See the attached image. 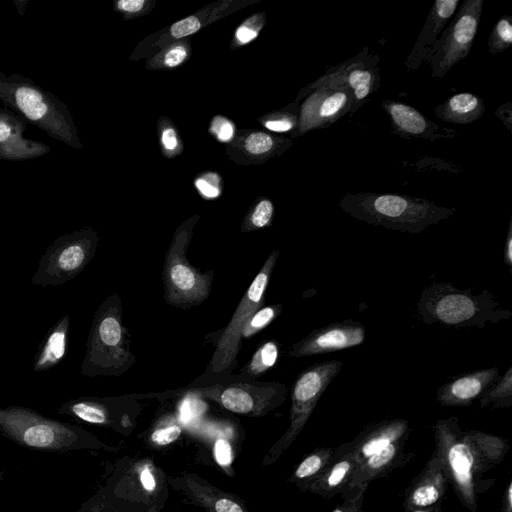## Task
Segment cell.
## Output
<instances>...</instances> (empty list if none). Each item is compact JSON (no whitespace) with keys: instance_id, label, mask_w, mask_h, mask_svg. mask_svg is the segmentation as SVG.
I'll use <instances>...</instances> for the list:
<instances>
[{"instance_id":"7dc6e473","label":"cell","mask_w":512,"mask_h":512,"mask_svg":"<svg viewBox=\"0 0 512 512\" xmlns=\"http://www.w3.org/2000/svg\"><path fill=\"white\" fill-rule=\"evenodd\" d=\"M511 103L507 102L506 104L501 105L497 111V116L503 121V123L507 126L508 130H511Z\"/></svg>"},{"instance_id":"8992f818","label":"cell","mask_w":512,"mask_h":512,"mask_svg":"<svg viewBox=\"0 0 512 512\" xmlns=\"http://www.w3.org/2000/svg\"><path fill=\"white\" fill-rule=\"evenodd\" d=\"M483 0L461 4L425 58L434 78L442 79L469 54L483 10Z\"/></svg>"},{"instance_id":"4dcf8cb0","label":"cell","mask_w":512,"mask_h":512,"mask_svg":"<svg viewBox=\"0 0 512 512\" xmlns=\"http://www.w3.org/2000/svg\"><path fill=\"white\" fill-rule=\"evenodd\" d=\"M279 310V306H268L258 309L244 324L241 337L248 338L262 330L276 317Z\"/></svg>"},{"instance_id":"d590c367","label":"cell","mask_w":512,"mask_h":512,"mask_svg":"<svg viewBox=\"0 0 512 512\" xmlns=\"http://www.w3.org/2000/svg\"><path fill=\"white\" fill-rule=\"evenodd\" d=\"M219 178L216 174H208L205 177H200L195 181V187L202 194L203 197L212 199L220 194L218 187Z\"/></svg>"},{"instance_id":"f1b7e54d","label":"cell","mask_w":512,"mask_h":512,"mask_svg":"<svg viewBox=\"0 0 512 512\" xmlns=\"http://www.w3.org/2000/svg\"><path fill=\"white\" fill-rule=\"evenodd\" d=\"M512 44V21L509 15L502 16L493 26L488 38V51L497 54Z\"/></svg>"},{"instance_id":"44dd1931","label":"cell","mask_w":512,"mask_h":512,"mask_svg":"<svg viewBox=\"0 0 512 512\" xmlns=\"http://www.w3.org/2000/svg\"><path fill=\"white\" fill-rule=\"evenodd\" d=\"M404 442L405 439L393 442L359 463L344 493L364 485L368 486L372 480L383 477L403 465L408 460L404 454Z\"/></svg>"},{"instance_id":"836d02e7","label":"cell","mask_w":512,"mask_h":512,"mask_svg":"<svg viewBox=\"0 0 512 512\" xmlns=\"http://www.w3.org/2000/svg\"><path fill=\"white\" fill-rule=\"evenodd\" d=\"M273 215V205L272 203L264 199L260 201L250 218L251 224L256 228H262L269 224Z\"/></svg>"},{"instance_id":"d4e9b609","label":"cell","mask_w":512,"mask_h":512,"mask_svg":"<svg viewBox=\"0 0 512 512\" xmlns=\"http://www.w3.org/2000/svg\"><path fill=\"white\" fill-rule=\"evenodd\" d=\"M21 137V129L5 114H0V156L8 158L29 157L39 154L40 148Z\"/></svg>"},{"instance_id":"5b68a950","label":"cell","mask_w":512,"mask_h":512,"mask_svg":"<svg viewBox=\"0 0 512 512\" xmlns=\"http://www.w3.org/2000/svg\"><path fill=\"white\" fill-rule=\"evenodd\" d=\"M96 246L97 236L89 229L61 235L41 256L32 284L47 287L72 280L90 262Z\"/></svg>"},{"instance_id":"ee69618b","label":"cell","mask_w":512,"mask_h":512,"mask_svg":"<svg viewBox=\"0 0 512 512\" xmlns=\"http://www.w3.org/2000/svg\"><path fill=\"white\" fill-rule=\"evenodd\" d=\"M161 141H162L163 147L166 150L173 151L178 145V140H177L175 130L173 128H166L162 132Z\"/></svg>"},{"instance_id":"ffe728a7","label":"cell","mask_w":512,"mask_h":512,"mask_svg":"<svg viewBox=\"0 0 512 512\" xmlns=\"http://www.w3.org/2000/svg\"><path fill=\"white\" fill-rule=\"evenodd\" d=\"M356 466L350 444L347 442L334 451L328 466L307 486L306 490L324 498H331L336 494L343 495Z\"/></svg>"},{"instance_id":"60d3db41","label":"cell","mask_w":512,"mask_h":512,"mask_svg":"<svg viewBox=\"0 0 512 512\" xmlns=\"http://www.w3.org/2000/svg\"><path fill=\"white\" fill-rule=\"evenodd\" d=\"M265 127L273 132H287L294 127V121L290 118L268 120Z\"/></svg>"},{"instance_id":"bcb514c9","label":"cell","mask_w":512,"mask_h":512,"mask_svg":"<svg viewBox=\"0 0 512 512\" xmlns=\"http://www.w3.org/2000/svg\"><path fill=\"white\" fill-rule=\"evenodd\" d=\"M504 262L510 268L512 266V222L510 220L507 236L504 244Z\"/></svg>"},{"instance_id":"f546056e","label":"cell","mask_w":512,"mask_h":512,"mask_svg":"<svg viewBox=\"0 0 512 512\" xmlns=\"http://www.w3.org/2000/svg\"><path fill=\"white\" fill-rule=\"evenodd\" d=\"M278 358V346L275 342L264 343L253 355L248 371L252 375H258L271 368Z\"/></svg>"},{"instance_id":"8fae6325","label":"cell","mask_w":512,"mask_h":512,"mask_svg":"<svg viewBox=\"0 0 512 512\" xmlns=\"http://www.w3.org/2000/svg\"><path fill=\"white\" fill-rule=\"evenodd\" d=\"M186 236H178L166 256L164 282L174 304L198 303L209 293L211 276L200 274L185 258Z\"/></svg>"},{"instance_id":"5bb4252c","label":"cell","mask_w":512,"mask_h":512,"mask_svg":"<svg viewBox=\"0 0 512 512\" xmlns=\"http://www.w3.org/2000/svg\"><path fill=\"white\" fill-rule=\"evenodd\" d=\"M379 57L369 54L367 47L354 58L327 71L333 81L344 84L353 94V105L349 113L356 112L364 101L379 87Z\"/></svg>"},{"instance_id":"83f0119b","label":"cell","mask_w":512,"mask_h":512,"mask_svg":"<svg viewBox=\"0 0 512 512\" xmlns=\"http://www.w3.org/2000/svg\"><path fill=\"white\" fill-rule=\"evenodd\" d=\"M512 405V366L481 395L480 406L505 408Z\"/></svg>"},{"instance_id":"9c48e42d","label":"cell","mask_w":512,"mask_h":512,"mask_svg":"<svg viewBox=\"0 0 512 512\" xmlns=\"http://www.w3.org/2000/svg\"><path fill=\"white\" fill-rule=\"evenodd\" d=\"M342 366L340 360H329L315 363L299 374L292 389L290 426L275 446V457L286 450L302 431L317 402Z\"/></svg>"},{"instance_id":"816d5d0a","label":"cell","mask_w":512,"mask_h":512,"mask_svg":"<svg viewBox=\"0 0 512 512\" xmlns=\"http://www.w3.org/2000/svg\"><path fill=\"white\" fill-rule=\"evenodd\" d=\"M4 474H5V471H4V470H1V471H0V483H1V481L3 480Z\"/></svg>"},{"instance_id":"f907efd6","label":"cell","mask_w":512,"mask_h":512,"mask_svg":"<svg viewBox=\"0 0 512 512\" xmlns=\"http://www.w3.org/2000/svg\"><path fill=\"white\" fill-rule=\"evenodd\" d=\"M408 512H442V510H441V505L437 504V505H434V506H431L428 508L412 510V511H408Z\"/></svg>"},{"instance_id":"7a4b0ae2","label":"cell","mask_w":512,"mask_h":512,"mask_svg":"<svg viewBox=\"0 0 512 512\" xmlns=\"http://www.w3.org/2000/svg\"><path fill=\"white\" fill-rule=\"evenodd\" d=\"M339 205L344 212L357 220L413 234L420 233L455 213L454 208L439 206L425 198L393 193H346L340 199Z\"/></svg>"},{"instance_id":"e575fe53","label":"cell","mask_w":512,"mask_h":512,"mask_svg":"<svg viewBox=\"0 0 512 512\" xmlns=\"http://www.w3.org/2000/svg\"><path fill=\"white\" fill-rule=\"evenodd\" d=\"M200 21L195 16H189L176 23L170 28V33L174 38L180 39L194 34L200 29Z\"/></svg>"},{"instance_id":"8d00e7d4","label":"cell","mask_w":512,"mask_h":512,"mask_svg":"<svg viewBox=\"0 0 512 512\" xmlns=\"http://www.w3.org/2000/svg\"><path fill=\"white\" fill-rule=\"evenodd\" d=\"M210 131L219 141L228 142L233 138L235 130L234 125L228 119L216 116L211 122Z\"/></svg>"},{"instance_id":"9a60e30c","label":"cell","mask_w":512,"mask_h":512,"mask_svg":"<svg viewBox=\"0 0 512 512\" xmlns=\"http://www.w3.org/2000/svg\"><path fill=\"white\" fill-rule=\"evenodd\" d=\"M449 487L450 482L443 462L434 450L424 468L405 490V512L440 504Z\"/></svg>"},{"instance_id":"d6986e66","label":"cell","mask_w":512,"mask_h":512,"mask_svg":"<svg viewBox=\"0 0 512 512\" xmlns=\"http://www.w3.org/2000/svg\"><path fill=\"white\" fill-rule=\"evenodd\" d=\"M409 432V423L404 419H388L368 425L349 442L357 465L389 444L406 439Z\"/></svg>"},{"instance_id":"f35d334b","label":"cell","mask_w":512,"mask_h":512,"mask_svg":"<svg viewBox=\"0 0 512 512\" xmlns=\"http://www.w3.org/2000/svg\"><path fill=\"white\" fill-rule=\"evenodd\" d=\"M215 459L221 466H228L232 459L230 444L225 439H218L214 445Z\"/></svg>"},{"instance_id":"ab89813d","label":"cell","mask_w":512,"mask_h":512,"mask_svg":"<svg viewBox=\"0 0 512 512\" xmlns=\"http://www.w3.org/2000/svg\"><path fill=\"white\" fill-rule=\"evenodd\" d=\"M187 57V51L183 46L171 48L165 55L164 63L168 67H175L181 64Z\"/></svg>"},{"instance_id":"3957f363","label":"cell","mask_w":512,"mask_h":512,"mask_svg":"<svg viewBox=\"0 0 512 512\" xmlns=\"http://www.w3.org/2000/svg\"><path fill=\"white\" fill-rule=\"evenodd\" d=\"M416 306L425 324L453 328H482L512 316L511 311L502 308L488 290L473 294L470 289L461 290L445 282L427 286Z\"/></svg>"},{"instance_id":"52a82bcc","label":"cell","mask_w":512,"mask_h":512,"mask_svg":"<svg viewBox=\"0 0 512 512\" xmlns=\"http://www.w3.org/2000/svg\"><path fill=\"white\" fill-rule=\"evenodd\" d=\"M123 328L113 298L107 299L95 314L81 374H110L119 368L125 356Z\"/></svg>"},{"instance_id":"1f68e13d","label":"cell","mask_w":512,"mask_h":512,"mask_svg":"<svg viewBox=\"0 0 512 512\" xmlns=\"http://www.w3.org/2000/svg\"><path fill=\"white\" fill-rule=\"evenodd\" d=\"M368 486L364 485L356 490H351L343 494L344 501L332 512H359L362 509L364 493Z\"/></svg>"},{"instance_id":"7c38bea8","label":"cell","mask_w":512,"mask_h":512,"mask_svg":"<svg viewBox=\"0 0 512 512\" xmlns=\"http://www.w3.org/2000/svg\"><path fill=\"white\" fill-rule=\"evenodd\" d=\"M353 94L350 88L324 74L315 84V92L307 100L302 113L305 129L327 127L350 112Z\"/></svg>"},{"instance_id":"7bdbcfd3","label":"cell","mask_w":512,"mask_h":512,"mask_svg":"<svg viewBox=\"0 0 512 512\" xmlns=\"http://www.w3.org/2000/svg\"><path fill=\"white\" fill-rule=\"evenodd\" d=\"M235 36L240 43L246 44L254 40L258 36V32L243 24L237 28Z\"/></svg>"},{"instance_id":"e0dca14e","label":"cell","mask_w":512,"mask_h":512,"mask_svg":"<svg viewBox=\"0 0 512 512\" xmlns=\"http://www.w3.org/2000/svg\"><path fill=\"white\" fill-rule=\"evenodd\" d=\"M382 107L388 114L393 128V133L404 138H423L427 140H436L441 138H453L455 132L445 129L438 124L430 121L421 112L412 106L386 100Z\"/></svg>"},{"instance_id":"603a6c76","label":"cell","mask_w":512,"mask_h":512,"mask_svg":"<svg viewBox=\"0 0 512 512\" xmlns=\"http://www.w3.org/2000/svg\"><path fill=\"white\" fill-rule=\"evenodd\" d=\"M485 112V104L476 94L457 93L434 109L440 120L453 124H468L478 120Z\"/></svg>"},{"instance_id":"6da1fadb","label":"cell","mask_w":512,"mask_h":512,"mask_svg":"<svg viewBox=\"0 0 512 512\" xmlns=\"http://www.w3.org/2000/svg\"><path fill=\"white\" fill-rule=\"evenodd\" d=\"M434 437L450 487L463 506L476 512L479 497L495 483L485 476L504 460L508 441L483 431L463 430L456 417L439 419Z\"/></svg>"},{"instance_id":"ac0fdd59","label":"cell","mask_w":512,"mask_h":512,"mask_svg":"<svg viewBox=\"0 0 512 512\" xmlns=\"http://www.w3.org/2000/svg\"><path fill=\"white\" fill-rule=\"evenodd\" d=\"M460 4V0H437L433 3L425 24L406 58L405 66L408 71L419 68Z\"/></svg>"},{"instance_id":"d6a6232c","label":"cell","mask_w":512,"mask_h":512,"mask_svg":"<svg viewBox=\"0 0 512 512\" xmlns=\"http://www.w3.org/2000/svg\"><path fill=\"white\" fill-rule=\"evenodd\" d=\"M272 146L271 136L262 132L252 133L245 140V149L252 154L266 153Z\"/></svg>"},{"instance_id":"f6af8a7d","label":"cell","mask_w":512,"mask_h":512,"mask_svg":"<svg viewBox=\"0 0 512 512\" xmlns=\"http://www.w3.org/2000/svg\"><path fill=\"white\" fill-rule=\"evenodd\" d=\"M144 4V0H120L117 3V7L122 11L135 13L140 11L143 8Z\"/></svg>"},{"instance_id":"681fc988","label":"cell","mask_w":512,"mask_h":512,"mask_svg":"<svg viewBox=\"0 0 512 512\" xmlns=\"http://www.w3.org/2000/svg\"><path fill=\"white\" fill-rule=\"evenodd\" d=\"M501 512H512V482L509 481L502 497Z\"/></svg>"},{"instance_id":"277c9868","label":"cell","mask_w":512,"mask_h":512,"mask_svg":"<svg viewBox=\"0 0 512 512\" xmlns=\"http://www.w3.org/2000/svg\"><path fill=\"white\" fill-rule=\"evenodd\" d=\"M0 433L21 447L54 453L105 447L77 425L47 418L27 407L0 410Z\"/></svg>"},{"instance_id":"74e56055","label":"cell","mask_w":512,"mask_h":512,"mask_svg":"<svg viewBox=\"0 0 512 512\" xmlns=\"http://www.w3.org/2000/svg\"><path fill=\"white\" fill-rule=\"evenodd\" d=\"M181 434V428L174 424L155 430L151 439L158 445H167L174 442Z\"/></svg>"},{"instance_id":"7402d4cb","label":"cell","mask_w":512,"mask_h":512,"mask_svg":"<svg viewBox=\"0 0 512 512\" xmlns=\"http://www.w3.org/2000/svg\"><path fill=\"white\" fill-rule=\"evenodd\" d=\"M70 318L62 316L47 332L33 359L34 372H44L57 366L65 357Z\"/></svg>"},{"instance_id":"c3c4849f","label":"cell","mask_w":512,"mask_h":512,"mask_svg":"<svg viewBox=\"0 0 512 512\" xmlns=\"http://www.w3.org/2000/svg\"><path fill=\"white\" fill-rule=\"evenodd\" d=\"M140 480L146 491L150 492L155 489V479L148 468L142 470L140 474Z\"/></svg>"},{"instance_id":"484cf974","label":"cell","mask_w":512,"mask_h":512,"mask_svg":"<svg viewBox=\"0 0 512 512\" xmlns=\"http://www.w3.org/2000/svg\"><path fill=\"white\" fill-rule=\"evenodd\" d=\"M334 456L330 447H319L307 455L293 474L294 481L306 490L307 486L328 466Z\"/></svg>"},{"instance_id":"4316f807","label":"cell","mask_w":512,"mask_h":512,"mask_svg":"<svg viewBox=\"0 0 512 512\" xmlns=\"http://www.w3.org/2000/svg\"><path fill=\"white\" fill-rule=\"evenodd\" d=\"M247 385L235 384L225 387L218 395L221 405L227 410L247 414L254 410L256 401L252 389Z\"/></svg>"},{"instance_id":"30bf717a","label":"cell","mask_w":512,"mask_h":512,"mask_svg":"<svg viewBox=\"0 0 512 512\" xmlns=\"http://www.w3.org/2000/svg\"><path fill=\"white\" fill-rule=\"evenodd\" d=\"M279 251L274 250L261 271L256 275L249 288L245 292L231 320L219 338L216 351L212 359V370L221 372L228 368L234 361L241 341V332L247 320L258 310L271 272L274 268Z\"/></svg>"},{"instance_id":"f5cc1de1","label":"cell","mask_w":512,"mask_h":512,"mask_svg":"<svg viewBox=\"0 0 512 512\" xmlns=\"http://www.w3.org/2000/svg\"><path fill=\"white\" fill-rule=\"evenodd\" d=\"M359 512H365L363 509H361Z\"/></svg>"},{"instance_id":"ba28073f","label":"cell","mask_w":512,"mask_h":512,"mask_svg":"<svg viewBox=\"0 0 512 512\" xmlns=\"http://www.w3.org/2000/svg\"><path fill=\"white\" fill-rule=\"evenodd\" d=\"M0 98L54 137L67 143L71 140L68 114L52 96L32 83L0 78Z\"/></svg>"},{"instance_id":"b9f144b4","label":"cell","mask_w":512,"mask_h":512,"mask_svg":"<svg viewBox=\"0 0 512 512\" xmlns=\"http://www.w3.org/2000/svg\"><path fill=\"white\" fill-rule=\"evenodd\" d=\"M216 512H244L242 507L235 501L228 498H221L214 504Z\"/></svg>"},{"instance_id":"cb8c5ba5","label":"cell","mask_w":512,"mask_h":512,"mask_svg":"<svg viewBox=\"0 0 512 512\" xmlns=\"http://www.w3.org/2000/svg\"><path fill=\"white\" fill-rule=\"evenodd\" d=\"M56 413L93 425H106L110 421L107 407L101 401L80 397L62 403Z\"/></svg>"},{"instance_id":"2e32d148","label":"cell","mask_w":512,"mask_h":512,"mask_svg":"<svg viewBox=\"0 0 512 512\" xmlns=\"http://www.w3.org/2000/svg\"><path fill=\"white\" fill-rule=\"evenodd\" d=\"M500 376L497 367L479 369L459 375L437 389L436 399L442 406H469Z\"/></svg>"},{"instance_id":"db71d44e","label":"cell","mask_w":512,"mask_h":512,"mask_svg":"<svg viewBox=\"0 0 512 512\" xmlns=\"http://www.w3.org/2000/svg\"><path fill=\"white\" fill-rule=\"evenodd\" d=\"M0 410H1V408H0Z\"/></svg>"},{"instance_id":"4fadbf2b","label":"cell","mask_w":512,"mask_h":512,"mask_svg":"<svg viewBox=\"0 0 512 512\" xmlns=\"http://www.w3.org/2000/svg\"><path fill=\"white\" fill-rule=\"evenodd\" d=\"M366 338V329L358 321L347 319L324 325L310 332L295 343L290 355L306 357L326 354L361 345Z\"/></svg>"}]
</instances>
